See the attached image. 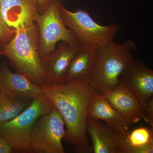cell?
Masks as SVG:
<instances>
[{"instance_id": "cell-14", "label": "cell", "mask_w": 153, "mask_h": 153, "mask_svg": "<svg viewBox=\"0 0 153 153\" xmlns=\"http://www.w3.org/2000/svg\"><path fill=\"white\" fill-rule=\"evenodd\" d=\"M88 117L103 120L110 127L117 130L127 131L130 125L103 95L92 91L87 112Z\"/></svg>"}, {"instance_id": "cell-20", "label": "cell", "mask_w": 153, "mask_h": 153, "mask_svg": "<svg viewBox=\"0 0 153 153\" xmlns=\"http://www.w3.org/2000/svg\"><path fill=\"white\" fill-rule=\"evenodd\" d=\"M14 151L9 143L0 135V153H11Z\"/></svg>"}, {"instance_id": "cell-17", "label": "cell", "mask_w": 153, "mask_h": 153, "mask_svg": "<svg viewBox=\"0 0 153 153\" xmlns=\"http://www.w3.org/2000/svg\"><path fill=\"white\" fill-rule=\"evenodd\" d=\"M33 100L14 98L0 93V123L16 117L30 105Z\"/></svg>"}, {"instance_id": "cell-21", "label": "cell", "mask_w": 153, "mask_h": 153, "mask_svg": "<svg viewBox=\"0 0 153 153\" xmlns=\"http://www.w3.org/2000/svg\"><path fill=\"white\" fill-rule=\"evenodd\" d=\"M37 4L39 14H41L46 10L51 0H35Z\"/></svg>"}, {"instance_id": "cell-3", "label": "cell", "mask_w": 153, "mask_h": 153, "mask_svg": "<svg viewBox=\"0 0 153 153\" xmlns=\"http://www.w3.org/2000/svg\"><path fill=\"white\" fill-rule=\"evenodd\" d=\"M39 46V31L36 23L16 30L14 38L0 49V56L7 57L17 72L40 86L46 83V78Z\"/></svg>"}, {"instance_id": "cell-1", "label": "cell", "mask_w": 153, "mask_h": 153, "mask_svg": "<svg viewBox=\"0 0 153 153\" xmlns=\"http://www.w3.org/2000/svg\"><path fill=\"white\" fill-rule=\"evenodd\" d=\"M43 95L54 105L66 125L65 142L74 146V152L93 153L87 136L88 108L92 91L82 83L40 85Z\"/></svg>"}, {"instance_id": "cell-11", "label": "cell", "mask_w": 153, "mask_h": 153, "mask_svg": "<svg viewBox=\"0 0 153 153\" xmlns=\"http://www.w3.org/2000/svg\"><path fill=\"white\" fill-rule=\"evenodd\" d=\"M87 131L92 139L93 153H123V131L113 128L100 120L88 117Z\"/></svg>"}, {"instance_id": "cell-19", "label": "cell", "mask_w": 153, "mask_h": 153, "mask_svg": "<svg viewBox=\"0 0 153 153\" xmlns=\"http://www.w3.org/2000/svg\"><path fill=\"white\" fill-rule=\"evenodd\" d=\"M142 119L153 128V97L148 100L142 106Z\"/></svg>"}, {"instance_id": "cell-5", "label": "cell", "mask_w": 153, "mask_h": 153, "mask_svg": "<svg viewBox=\"0 0 153 153\" xmlns=\"http://www.w3.org/2000/svg\"><path fill=\"white\" fill-rule=\"evenodd\" d=\"M63 0H51L46 10L36 15V23L39 34V55L41 57L56 49L59 41L71 46L80 45L73 30L68 28L61 13Z\"/></svg>"}, {"instance_id": "cell-7", "label": "cell", "mask_w": 153, "mask_h": 153, "mask_svg": "<svg viewBox=\"0 0 153 153\" xmlns=\"http://www.w3.org/2000/svg\"><path fill=\"white\" fill-rule=\"evenodd\" d=\"M64 121L55 108L40 117L33 127L30 139L33 152L64 153L62 140L65 136Z\"/></svg>"}, {"instance_id": "cell-4", "label": "cell", "mask_w": 153, "mask_h": 153, "mask_svg": "<svg viewBox=\"0 0 153 153\" xmlns=\"http://www.w3.org/2000/svg\"><path fill=\"white\" fill-rule=\"evenodd\" d=\"M54 105L44 96L32 100L30 105L11 120L0 123V135L14 150L33 152L30 139L33 127L41 116L50 112Z\"/></svg>"}, {"instance_id": "cell-9", "label": "cell", "mask_w": 153, "mask_h": 153, "mask_svg": "<svg viewBox=\"0 0 153 153\" xmlns=\"http://www.w3.org/2000/svg\"><path fill=\"white\" fill-rule=\"evenodd\" d=\"M121 82L138 99L141 106L153 97V71L142 60H135L126 66L120 76Z\"/></svg>"}, {"instance_id": "cell-8", "label": "cell", "mask_w": 153, "mask_h": 153, "mask_svg": "<svg viewBox=\"0 0 153 153\" xmlns=\"http://www.w3.org/2000/svg\"><path fill=\"white\" fill-rule=\"evenodd\" d=\"M80 45L71 46L62 42L57 48L41 57L45 71L46 83L50 85L64 84L71 61L81 50Z\"/></svg>"}, {"instance_id": "cell-15", "label": "cell", "mask_w": 153, "mask_h": 153, "mask_svg": "<svg viewBox=\"0 0 153 153\" xmlns=\"http://www.w3.org/2000/svg\"><path fill=\"white\" fill-rule=\"evenodd\" d=\"M97 47L95 45L82 47L71 61L66 73L64 83L88 85L93 71Z\"/></svg>"}, {"instance_id": "cell-18", "label": "cell", "mask_w": 153, "mask_h": 153, "mask_svg": "<svg viewBox=\"0 0 153 153\" xmlns=\"http://www.w3.org/2000/svg\"><path fill=\"white\" fill-rule=\"evenodd\" d=\"M16 34V30L10 28L3 18L0 7V49L8 44Z\"/></svg>"}, {"instance_id": "cell-10", "label": "cell", "mask_w": 153, "mask_h": 153, "mask_svg": "<svg viewBox=\"0 0 153 153\" xmlns=\"http://www.w3.org/2000/svg\"><path fill=\"white\" fill-rule=\"evenodd\" d=\"M0 93L14 98L32 100L44 96L39 85L24 74L11 71L7 61L0 67Z\"/></svg>"}, {"instance_id": "cell-12", "label": "cell", "mask_w": 153, "mask_h": 153, "mask_svg": "<svg viewBox=\"0 0 153 153\" xmlns=\"http://www.w3.org/2000/svg\"><path fill=\"white\" fill-rule=\"evenodd\" d=\"M0 7L6 24L16 30L36 23L39 13L35 0H0Z\"/></svg>"}, {"instance_id": "cell-16", "label": "cell", "mask_w": 153, "mask_h": 153, "mask_svg": "<svg viewBox=\"0 0 153 153\" xmlns=\"http://www.w3.org/2000/svg\"><path fill=\"white\" fill-rule=\"evenodd\" d=\"M153 128L141 127L123 131V153H153Z\"/></svg>"}, {"instance_id": "cell-6", "label": "cell", "mask_w": 153, "mask_h": 153, "mask_svg": "<svg viewBox=\"0 0 153 153\" xmlns=\"http://www.w3.org/2000/svg\"><path fill=\"white\" fill-rule=\"evenodd\" d=\"M61 13L65 25L73 30L82 47L87 45L100 47L108 44L113 41L121 29L120 25L113 23L99 25L88 11L81 9L72 12L63 4Z\"/></svg>"}, {"instance_id": "cell-2", "label": "cell", "mask_w": 153, "mask_h": 153, "mask_svg": "<svg viewBox=\"0 0 153 153\" xmlns=\"http://www.w3.org/2000/svg\"><path fill=\"white\" fill-rule=\"evenodd\" d=\"M137 48L134 41L120 43L112 41L97 47L93 71L88 85L94 92L102 95L113 90L121 83L120 76L126 66L134 60L132 52Z\"/></svg>"}, {"instance_id": "cell-13", "label": "cell", "mask_w": 153, "mask_h": 153, "mask_svg": "<svg viewBox=\"0 0 153 153\" xmlns=\"http://www.w3.org/2000/svg\"><path fill=\"white\" fill-rule=\"evenodd\" d=\"M127 121L130 126L142 119V108L134 93L121 82L113 90L102 94Z\"/></svg>"}]
</instances>
